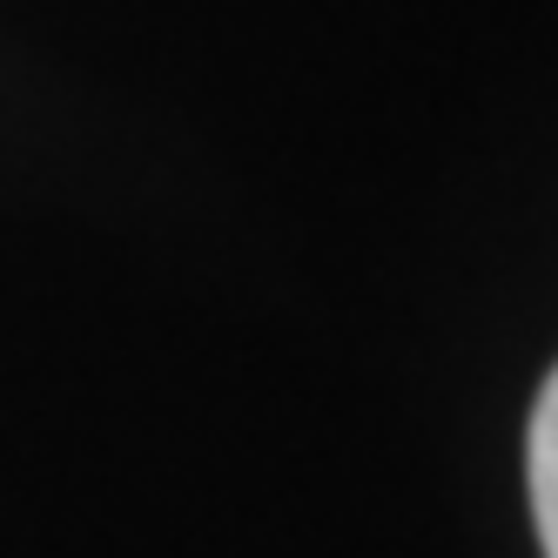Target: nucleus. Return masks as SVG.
Masks as SVG:
<instances>
[{
    "label": "nucleus",
    "instance_id": "obj_1",
    "mask_svg": "<svg viewBox=\"0 0 558 558\" xmlns=\"http://www.w3.org/2000/svg\"><path fill=\"white\" fill-rule=\"evenodd\" d=\"M525 471H532V518H538V545H545V558H558V371H551V377H545V390H538Z\"/></svg>",
    "mask_w": 558,
    "mask_h": 558
}]
</instances>
